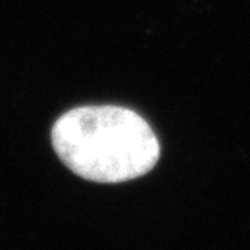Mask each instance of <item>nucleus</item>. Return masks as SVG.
Wrapping results in <instances>:
<instances>
[{"mask_svg": "<svg viewBox=\"0 0 250 250\" xmlns=\"http://www.w3.org/2000/svg\"><path fill=\"white\" fill-rule=\"evenodd\" d=\"M52 146L70 170L96 183L145 176L160 156L148 122L120 106L70 109L52 127Z\"/></svg>", "mask_w": 250, "mask_h": 250, "instance_id": "1", "label": "nucleus"}]
</instances>
